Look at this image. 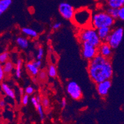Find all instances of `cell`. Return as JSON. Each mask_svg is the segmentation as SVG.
Masks as SVG:
<instances>
[{
    "instance_id": "cell-1",
    "label": "cell",
    "mask_w": 124,
    "mask_h": 124,
    "mask_svg": "<svg viewBox=\"0 0 124 124\" xmlns=\"http://www.w3.org/2000/svg\"><path fill=\"white\" fill-rule=\"evenodd\" d=\"M88 72L94 83H98L110 80L113 75V68L110 59L100 54L90 61Z\"/></svg>"
},
{
    "instance_id": "cell-2",
    "label": "cell",
    "mask_w": 124,
    "mask_h": 124,
    "mask_svg": "<svg viewBox=\"0 0 124 124\" xmlns=\"http://www.w3.org/2000/svg\"><path fill=\"white\" fill-rule=\"evenodd\" d=\"M115 19L110 16L106 11H97L93 13L91 26L98 29L102 27H112Z\"/></svg>"
},
{
    "instance_id": "cell-3",
    "label": "cell",
    "mask_w": 124,
    "mask_h": 124,
    "mask_svg": "<svg viewBox=\"0 0 124 124\" xmlns=\"http://www.w3.org/2000/svg\"><path fill=\"white\" fill-rule=\"evenodd\" d=\"M78 39L82 43H88L96 48H98L102 43L98 35L97 30L91 26L80 29L78 33Z\"/></svg>"
},
{
    "instance_id": "cell-4",
    "label": "cell",
    "mask_w": 124,
    "mask_h": 124,
    "mask_svg": "<svg viewBox=\"0 0 124 124\" xmlns=\"http://www.w3.org/2000/svg\"><path fill=\"white\" fill-rule=\"evenodd\" d=\"M93 12L88 8H80L75 10L72 22L77 27L80 29L91 26Z\"/></svg>"
},
{
    "instance_id": "cell-5",
    "label": "cell",
    "mask_w": 124,
    "mask_h": 124,
    "mask_svg": "<svg viewBox=\"0 0 124 124\" xmlns=\"http://www.w3.org/2000/svg\"><path fill=\"white\" fill-rule=\"evenodd\" d=\"M124 37V29L122 27H117L112 30L110 35L107 40L108 43L112 49H116L120 45Z\"/></svg>"
},
{
    "instance_id": "cell-6",
    "label": "cell",
    "mask_w": 124,
    "mask_h": 124,
    "mask_svg": "<svg viewBox=\"0 0 124 124\" xmlns=\"http://www.w3.org/2000/svg\"><path fill=\"white\" fill-rule=\"evenodd\" d=\"M58 11L59 14L66 20L72 21L75 9L74 6L67 2H61L58 7Z\"/></svg>"
},
{
    "instance_id": "cell-7",
    "label": "cell",
    "mask_w": 124,
    "mask_h": 124,
    "mask_svg": "<svg viewBox=\"0 0 124 124\" xmlns=\"http://www.w3.org/2000/svg\"><path fill=\"white\" fill-rule=\"evenodd\" d=\"M82 54L84 59L91 61L98 54V49L88 43H83L82 46Z\"/></svg>"
},
{
    "instance_id": "cell-8",
    "label": "cell",
    "mask_w": 124,
    "mask_h": 124,
    "mask_svg": "<svg viewBox=\"0 0 124 124\" xmlns=\"http://www.w3.org/2000/svg\"><path fill=\"white\" fill-rule=\"evenodd\" d=\"M67 92L70 96L75 100H79L82 98V89L79 85L74 81H71L67 85Z\"/></svg>"
},
{
    "instance_id": "cell-9",
    "label": "cell",
    "mask_w": 124,
    "mask_h": 124,
    "mask_svg": "<svg viewBox=\"0 0 124 124\" xmlns=\"http://www.w3.org/2000/svg\"><path fill=\"white\" fill-rule=\"evenodd\" d=\"M111 86V81L110 80H106L96 84V90L101 96L104 97L108 95Z\"/></svg>"
},
{
    "instance_id": "cell-10",
    "label": "cell",
    "mask_w": 124,
    "mask_h": 124,
    "mask_svg": "<svg viewBox=\"0 0 124 124\" xmlns=\"http://www.w3.org/2000/svg\"><path fill=\"white\" fill-rule=\"evenodd\" d=\"M98 54L106 57L110 59L112 54V48L107 42H102L100 46L98 48Z\"/></svg>"
},
{
    "instance_id": "cell-11",
    "label": "cell",
    "mask_w": 124,
    "mask_h": 124,
    "mask_svg": "<svg viewBox=\"0 0 124 124\" xmlns=\"http://www.w3.org/2000/svg\"><path fill=\"white\" fill-rule=\"evenodd\" d=\"M98 35L102 42H106L108 37L110 35L112 29L110 27H102L97 30Z\"/></svg>"
},
{
    "instance_id": "cell-12",
    "label": "cell",
    "mask_w": 124,
    "mask_h": 124,
    "mask_svg": "<svg viewBox=\"0 0 124 124\" xmlns=\"http://www.w3.org/2000/svg\"><path fill=\"white\" fill-rule=\"evenodd\" d=\"M1 89L2 91H3V93L6 94V95L8 96L9 98L11 99L15 98L16 94L15 92L7 83H1Z\"/></svg>"
},
{
    "instance_id": "cell-13",
    "label": "cell",
    "mask_w": 124,
    "mask_h": 124,
    "mask_svg": "<svg viewBox=\"0 0 124 124\" xmlns=\"http://www.w3.org/2000/svg\"><path fill=\"white\" fill-rule=\"evenodd\" d=\"M108 7L119 9L124 6V0H106Z\"/></svg>"
},
{
    "instance_id": "cell-14",
    "label": "cell",
    "mask_w": 124,
    "mask_h": 124,
    "mask_svg": "<svg viewBox=\"0 0 124 124\" xmlns=\"http://www.w3.org/2000/svg\"><path fill=\"white\" fill-rule=\"evenodd\" d=\"M25 67L26 69H27L28 72L32 76H37V75H38L39 72H40V69L37 68L34 64H33L32 62H28L27 64H26Z\"/></svg>"
},
{
    "instance_id": "cell-15",
    "label": "cell",
    "mask_w": 124,
    "mask_h": 124,
    "mask_svg": "<svg viewBox=\"0 0 124 124\" xmlns=\"http://www.w3.org/2000/svg\"><path fill=\"white\" fill-rule=\"evenodd\" d=\"M22 33L25 35L27 37H31L32 38H37L38 36V33L36 30L29 27H23L21 29Z\"/></svg>"
},
{
    "instance_id": "cell-16",
    "label": "cell",
    "mask_w": 124,
    "mask_h": 124,
    "mask_svg": "<svg viewBox=\"0 0 124 124\" xmlns=\"http://www.w3.org/2000/svg\"><path fill=\"white\" fill-rule=\"evenodd\" d=\"M16 43L22 49H27L29 46V41L28 39L23 37H17L16 39Z\"/></svg>"
},
{
    "instance_id": "cell-17",
    "label": "cell",
    "mask_w": 124,
    "mask_h": 124,
    "mask_svg": "<svg viewBox=\"0 0 124 124\" xmlns=\"http://www.w3.org/2000/svg\"><path fill=\"white\" fill-rule=\"evenodd\" d=\"M12 0H0V14L5 12L11 6Z\"/></svg>"
},
{
    "instance_id": "cell-18",
    "label": "cell",
    "mask_w": 124,
    "mask_h": 124,
    "mask_svg": "<svg viewBox=\"0 0 124 124\" xmlns=\"http://www.w3.org/2000/svg\"><path fill=\"white\" fill-rule=\"evenodd\" d=\"M22 64H23L22 60L21 59H19L17 61L15 68V76L17 78H20L21 77L22 71Z\"/></svg>"
},
{
    "instance_id": "cell-19",
    "label": "cell",
    "mask_w": 124,
    "mask_h": 124,
    "mask_svg": "<svg viewBox=\"0 0 124 124\" xmlns=\"http://www.w3.org/2000/svg\"><path fill=\"white\" fill-rule=\"evenodd\" d=\"M3 69L4 70L5 74H9L12 71V70L14 69V65L12 61H8L4 64H3V66H2Z\"/></svg>"
},
{
    "instance_id": "cell-20",
    "label": "cell",
    "mask_w": 124,
    "mask_h": 124,
    "mask_svg": "<svg viewBox=\"0 0 124 124\" xmlns=\"http://www.w3.org/2000/svg\"><path fill=\"white\" fill-rule=\"evenodd\" d=\"M106 12L114 19H119V9H118L108 7L106 9Z\"/></svg>"
},
{
    "instance_id": "cell-21",
    "label": "cell",
    "mask_w": 124,
    "mask_h": 124,
    "mask_svg": "<svg viewBox=\"0 0 124 124\" xmlns=\"http://www.w3.org/2000/svg\"><path fill=\"white\" fill-rule=\"evenodd\" d=\"M48 75L50 77L54 78L57 76V69L54 65H50L48 69Z\"/></svg>"
},
{
    "instance_id": "cell-22",
    "label": "cell",
    "mask_w": 124,
    "mask_h": 124,
    "mask_svg": "<svg viewBox=\"0 0 124 124\" xmlns=\"http://www.w3.org/2000/svg\"><path fill=\"white\" fill-rule=\"evenodd\" d=\"M9 53L7 51H4L0 54V62L1 64H4L9 61Z\"/></svg>"
},
{
    "instance_id": "cell-23",
    "label": "cell",
    "mask_w": 124,
    "mask_h": 124,
    "mask_svg": "<svg viewBox=\"0 0 124 124\" xmlns=\"http://www.w3.org/2000/svg\"><path fill=\"white\" fill-rule=\"evenodd\" d=\"M36 109L37 110V112H38V114L40 116V119L42 121H43L44 120V116H45V114H44V111H43V107L42 106L41 104L40 103L38 106L36 108Z\"/></svg>"
},
{
    "instance_id": "cell-24",
    "label": "cell",
    "mask_w": 124,
    "mask_h": 124,
    "mask_svg": "<svg viewBox=\"0 0 124 124\" xmlns=\"http://www.w3.org/2000/svg\"><path fill=\"white\" fill-rule=\"evenodd\" d=\"M41 104L44 108H49V104H50L49 99L47 97H43V98H41Z\"/></svg>"
},
{
    "instance_id": "cell-25",
    "label": "cell",
    "mask_w": 124,
    "mask_h": 124,
    "mask_svg": "<svg viewBox=\"0 0 124 124\" xmlns=\"http://www.w3.org/2000/svg\"><path fill=\"white\" fill-rule=\"evenodd\" d=\"M44 56V49L43 47L40 46L38 49L37 54V59L38 60H41Z\"/></svg>"
},
{
    "instance_id": "cell-26",
    "label": "cell",
    "mask_w": 124,
    "mask_h": 124,
    "mask_svg": "<svg viewBox=\"0 0 124 124\" xmlns=\"http://www.w3.org/2000/svg\"><path fill=\"white\" fill-rule=\"evenodd\" d=\"M47 75H48V73H46L45 71L41 70L40 71V72L38 74V78L40 80H45L46 79Z\"/></svg>"
},
{
    "instance_id": "cell-27",
    "label": "cell",
    "mask_w": 124,
    "mask_h": 124,
    "mask_svg": "<svg viewBox=\"0 0 124 124\" xmlns=\"http://www.w3.org/2000/svg\"><path fill=\"white\" fill-rule=\"evenodd\" d=\"M21 102L23 105L26 106L27 105L28 103L29 102V94H25L22 96V100H21Z\"/></svg>"
},
{
    "instance_id": "cell-28",
    "label": "cell",
    "mask_w": 124,
    "mask_h": 124,
    "mask_svg": "<svg viewBox=\"0 0 124 124\" xmlns=\"http://www.w3.org/2000/svg\"><path fill=\"white\" fill-rule=\"evenodd\" d=\"M119 19L124 22V6L119 9Z\"/></svg>"
},
{
    "instance_id": "cell-29",
    "label": "cell",
    "mask_w": 124,
    "mask_h": 124,
    "mask_svg": "<svg viewBox=\"0 0 124 124\" xmlns=\"http://www.w3.org/2000/svg\"><path fill=\"white\" fill-rule=\"evenodd\" d=\"M34 88L32 86H29L26 88L25 90V94L30 95V94H32L34 93Z\"/></svg>"
},
{
    "instance_id": "cell-30",
    "label": "cell",
    "mask_w": 124,
    "mask_h": 124,
    "mask_svg": "<svg viewBox=\"0 0 124 124\" xmlns=\"http://www.w3.org/2000/svg\"><path fill=\"white\" fill-rule=\"evenodd\" d=\"M31 104H32L33 105V106H34L35 108H37V107L39 105L40 103H41V102H38V100H37V98H36V96H33L31 98Z\"/></svg>"
},
{
    "instance_id": "cell-31",
    "label": "cell",
    "mask_w": 124,
    "mask_h": 124,
    "mask_svg": "<svg viewBox=\"0 0 124 124\" xmlns=\"http://www.w3.org/2000/svg\"><path fill=\"white\" fill-rule=\"evenodd\" d=\"M62 26V23L60 22H56V23H54L53 25H52V28L54 29V30H58L59 29H60Z\"/></svg>"
},
{
    "instance_id": "cell-32",
    "label": "cell",
    "mask_w": 124,
    "mask_h": 124,
    "mask_svg": "<svg viewBox=\"0 0 124 124\" xmlns=\"http://www.w3.org/2000/svg\"><path fill=\"white\" fill-rule=\"evenodd\" d=\"M33 64H34L35 66L37 67V68L40 69L41 66V64H42V62H41V60H38V59H37L35 61H33Z\"/></svg>"
},
{
    "instance_id": "cell-33",
    "label": "cell",
    "mask_w": 124,
    "mask_h": 124,
    "mask_svg": "<svg viewBox=\"0 0 124 124\" xmlns=\"http://www.w3.org/2000/svg\"><path fill=\"white\" fill-rule=\"evenodd\" d=\"M4 76H5V73L3 70L2 66H1L0 67V80H1V81L3 80V79L4 78Z\"/></svg>"
},
{
    "instance_id": "cell-34",
    "label": "cell",
    "mask_w": 124,
    "mask_h": 124,
    "mask_svg": "<svg viewBox=\"0 0 124 124\" xmlns=\"http://www.w3.org/2000/svg\"><path fill=\"white\" fill-rule=\"evenodd\" d=\"M61 105L62 108H64L67 105V101H66V98H62L61 101Z\"/></svg>"
},
{
    "instance_id": "cell-35",
    "label": "cell",
    "mask_w": 124,
    "mask_h": 124,
    "mask_svg": "<svg viewBox=\"0 0 124 124\" xmlns=\"http://www.w3.org/2000/svg\"><path fill=\"white\" fill-rule=\"evenodd\" d=\"M6 102L4 100H1V101H0V106L1 107V108H3V107L5 106Z\"/></svg>"
},
{
    "instance_id": "cell-36",
    "label": "cell",
    "mask_w": 124,
    "mask_h": 124,
    "mask_svg": "<svg viewBox=\"0 0 124 124\" xmlns=\"http://www.w3.org/2000/svg\"><path fill=\"white\" fill-rule=\"evenodd\" d=\"M19 92H20V94L21 95L23 96V93H24V91H23V89L21 88H19Z\"/></svg>"
},
{
    "instance_id": "cell-37",
    "label": "cell",
    "mask_w": 124,
    "mask_h": 124,
    "mask_svg": "<svg viewBox=\"0 0 124 124\" xmlns=\"http://www.w3.org/2000/svg\"><path fill=\"white\" fill-rule=\"evenodd\" d=\"M96 1L98 2H103V1H106V0H95Z\"/></svg>"
}]
</instances>
